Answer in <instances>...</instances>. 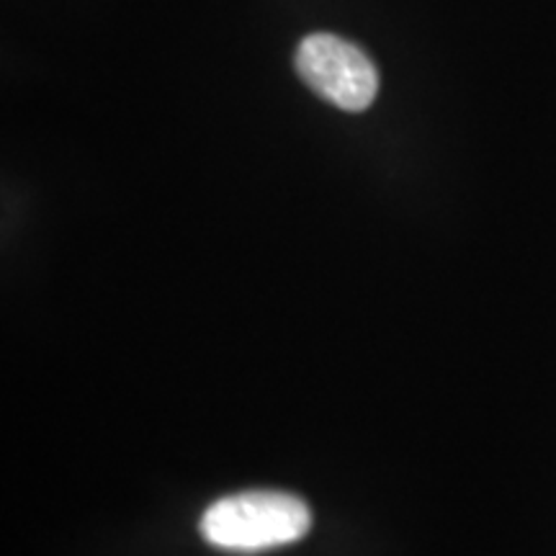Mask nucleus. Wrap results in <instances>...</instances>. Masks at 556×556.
Listing matches in <instances>:
<instances>
[{
  "instance_id": "1",
  "label": "nucleus",
  "mask_w": 556,
  "mask_h": 556,
  "mask_svg": "<svg viewBox=\"0 0 556 556\" xmlns=\"http://www.w3.org/2000/svg\"><path fill=\"white\" fill-rule=\"evenodd\" d=\"M312 513L304 500L287 492H240L217 500L201 516L199 531L222 552L255 554L294 544L307 536Z\"/></svg>"
},
{
  "instance_id": "2",
  "label": "nucleus",
  "mask_w": 556,
  "mask_h": 556,
  "mask_svg": "<svg viewBox=\"0 0 556 556\" xmlns=\"http://www.w3.org/2000/svg\"><path fill=\"white\" fill-rule=\"evenodd\" d=\"M302 80L343 111H366L379 93V73L361 47L336 37L312 34L296 50Z\"/></svg>"
}]
</instances>
